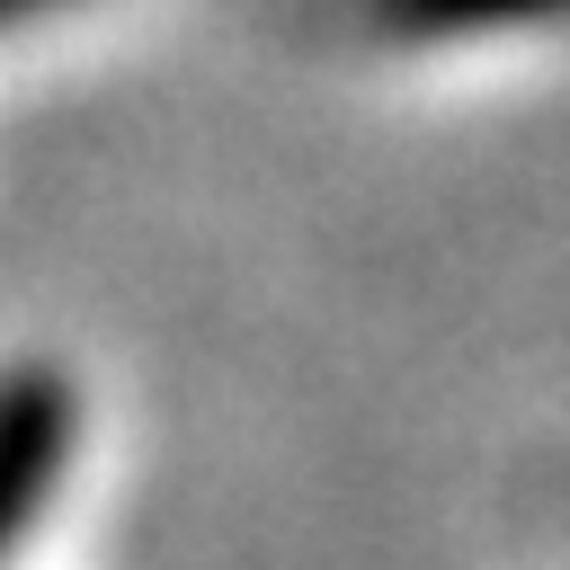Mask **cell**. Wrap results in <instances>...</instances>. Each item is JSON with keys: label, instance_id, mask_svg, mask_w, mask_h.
I'll list each match as a JSON object with an SVG mask.
<instances>
[{"label": "cell", "instance_id": "cell-2", "mask_svg": "<svg viewBox=\"0 0 570 570\" xmlns=\"http://www.w3.org/2000/svg\"><path fill=\"white\" fill-rule=\"evenodd\" d=\"M374 36L401 45H454V36H508V27H552L570 0H356Z\"/></svg>", "mask_w": 570, "mask_h": 570}, {"label": "cell", "instance_id": "cell-3", "mask_svg": "<svg viewBox=\"0 0 570 570\" xmlns=\"http://www.w3.org/2000/svg\"><path fill=\"white\" fill-rule=\"evenodd\" d=\"M45 9H62V0H0V27H18V18H45Z\"/></svg>", "mask_w": 570, "mask_h": 570}, {"label": "cell", "instance_id": "cell-1", "mask_svg": "<svg viewBox=\"0 0 570 570\" xmlns=\"http://www.w3.org/2000/svg\"><path fill=\"white\" fill-rule=\"evenodd\" d=\"M71 383L53 365H18L0 374V552L36 525V508L53 499L62 463H71Z\"/></svg>", "mask_w": 570, "mask_h": 570}]
</instances>
